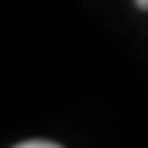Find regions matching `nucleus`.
Segmentation results:
<instances>
[{
  "label": "nucleus",
  "instance_id": "obj_1",
  "mask_svg": "<svg viewBox=\"0 0 148 148\" xmlns=\"http://www.w3.org/2000/svg\"><path fill=\"white\" fill-rule=\"evenodd\" d=\"M22 148H54V142H22Z\"/></svg>",
  "mask_w": 148,
  "mask_h": 148
},
{
  "label": "nucleus",
  "instance_id": "obj_2",
  "mask_svg": "<svg viewBox=\"0 0 148 148\" xmlns=\"http://www.w3.org/2000/svg\"><path fill=\"white\" fill-rule=\"evenodd\" d=\"M139 3V10H148V0H136Z\"/></svg>",
  "mask_w": 148,
  "mask_h": 148
}]
</instances>
